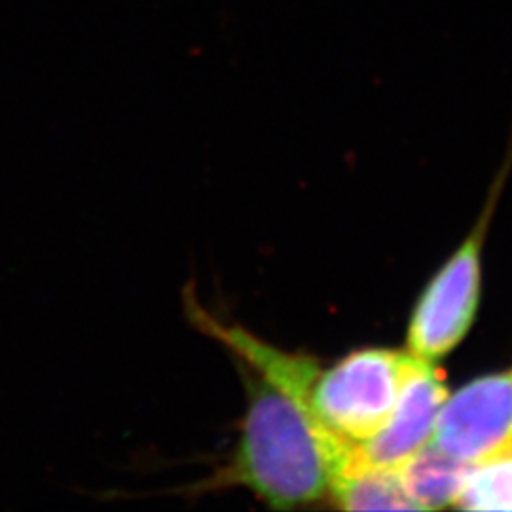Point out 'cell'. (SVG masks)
Listing matches in <instances>:
<instances>
[{"instance_id":"5","label":"cell","mask_w":512,"mask_h":512,"mask_svg":"<svg viewBox=\"0 0 512 512\" xmlns=\"http://www.w3.org/2000/svg\"><path fill=\"white\" fill-rule=\"evenodd\" d=\"M446 399L448 389L442 372L433 361L414 355L391 418L376 437L349 448L338 476L365 469L399 471L408 459L431 444Z\"/></svg>"},{"instance_id":"1","label":"cell","mask_w":512,"mask_h":512,"mask_svg":"<svg viewBox=\"0 0 512 512\" xmlns=\"http://www.w3.org/2000/svg\"><path fill=\"white\" fill-rule=\"evenodd\" d=\"M247 410L230 461L200 492L245 488L266 505L289 511L330 497L349 444L330 437L310 412L260 378L245 374Z\"/></svg>"},{"instance_id":"4","label":"cell","mask_w":512,"mask_h":512,"mask_svg":"<svg viewBox=\"0 0 512 512\" xmlns=\"http://www.w3.org/2000/svg\"><path fill=\"white\" fill-rule=\"evenodd\" d=\"M431 442L471 467L512 454V372L480 378L448 397Z\"/></svg>"},{"instance_id":"2","label":"cell","mask_w":512,"mask_h":512,"mask_svg":"<svg viewBox=\"0 0 512 512\" xmlns=\"http://www.w3.org/2000/svg\"><path fill=\"white\" fill-rule=\"evenodd\" d=\"M412 361L410 351L365 348L321 368L311 389L313 420L349 446L376 437L397 406Z\"/></svg>"},{"instance_id":"3","label":"cell","mask_w":512,"mask_h":512,"mask_svg":"<svg viewBox=\"0 0 512 512\" xmlns=\"http://www.w3.org/2000/svg\"><path fill=\"white\" fill-rule=\"evenodd\" d=\"M482 232L484 222L421 294L408 327L412 355L435 361L456 348L471 329L480 296Z\"/></svg>"},{"instance_id":"8","label":"cell","mask_w":512,"mask_h":512,"mask_svg":"<svg viewBox=\"0 0 512 512\" xmlns=\"http://www.w3.org/2000/svg\"><path fill=\"white\" fill-rule=\"evenodd\" d=\"M456 505L469 511H512V454L473 467Z\"/></svg>"},{"instance_id":"7","label":"cell","mask_w":512,"mask_h":512,"mask_svg":"<svg viewBox=\"0 0 512 512\" xmlns=\"http://www.w3.org/2000/svg\"><path fill=\"white\" fill-rule=\"evenodd\" d=\"M330 499L344 511H420L397 471L365 469L336 476Z\"/></svg>"},{"instance_id":"6","label":"cell","mask_w":512,"mask_h":512,"mask_svg":"<svg viewBox=\"0 0 512 512\" xmlns=\"http://www.w3.org/2000/svg\"><path fill=\"white\" fill-rule=\"evenodd\" d=\"M471 469V465L452 458L431 442L408 459L397 475L406 494L420 511H425L456 505Z\"/></svg>"}]
</instances>
